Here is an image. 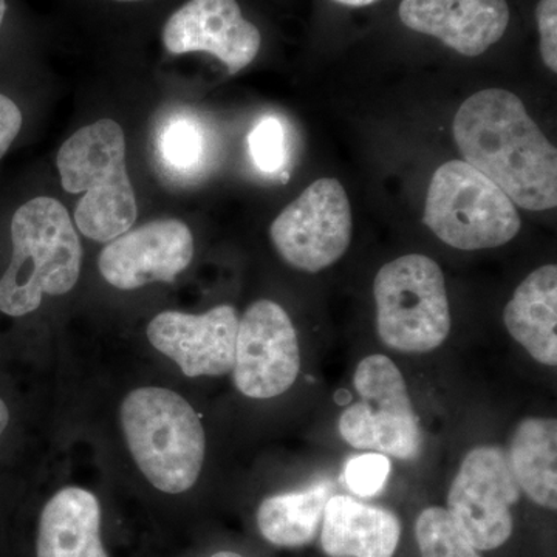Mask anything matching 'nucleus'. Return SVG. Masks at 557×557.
Returning a JSON list of instances; mask_svg holds the SVG:
<instances>
[{
	"label": "nucleus",
	"mask_w": 557,
	"mask_h": 557,
	"mask_svg": "<svg viewBox=\"0 0 557 557\" xmlns=\"http://www.w3.org/2000/svg\"><path fill=\"white\" fill-rule=\"evenodd\" d=\"M416 537L423 557H482L445 508L424 509L417 519Z\"/></svg>",
	"instance_id": "obj_21"
},
{
	"label": "nucleus",
	"mask_w": 557,
	"mask_h": 557,
	"mask_svg": "<svg viewBox=\"0 0 557 557\" xmlns=\"http://www.w3.org/2000/svg\"><path fill=\"white\" fill-rule=\"evenodd\" d=\"M509 335L541 364H557V267L545 265L519 285L504 310Z\"/></svg>",
	"instance_id": "obj_17"
},
{
	"label": "nucleus",
	"mask_w": 557,
	"mask_h": 557,
	"mask_svg": "<svg viewBox=\"0 0 557 557\" xmlns=\"http://www.w3.org/2000/svg\"><path fill=\"white\" fill-rule=\"evenodd\" d=\"M512 478L530 500L557 508V423L555 418H525L516 428L508 457Z\"/></svg>",
	"instance_id": "obj_18"
},
{
	"label": "nucleus",
	"mask_w": 557,
	"mask_h": 557,
	"mask_svg": "<svg viewBox=\"0 0 557 557\" xmlns=\"http://www.w3.org/2000/svg\"><path fill=\"white\" fill-rule=\"evenodd\" d=\"M10 410L7 408L3 399H0V437H2L3 431L9 426Z\"/></svg>",
	"instance_id": "obj_26"
},
{
	"label": "nucleus",
	"mask_w": 557,
	"mask_h": 557,
	"mask_svg": "<svg viewBox=\"0 0 557 557\" xmlns=\"http://www.w3.org/2000/svg\"><path fill=\"white\" fill-rule=\"evenodd\" d=\"M161 42L175 57L212 54L236 75L258 58L262 33L237 0H188L164 22Z\"/></svg>",
	"instance_id": "obj_11"
},
{
	"label": "nucleus",
	"mask_w": 557,
	"mask_h": 557,
	"mask_svg": "<svg viewBox=\"0 0 557 557\" xmlns=\"http://www.w3.org/2000/svg\"><path fill=\"white\" fill-rule=\"evenodd\" d=\"M398 14L410 30L468 58L480 57L504 38L511 17L507 0H403Z\"/></svg>",
	"instance_id": "obj_14"
},
{
	"label": "nucleus",
	"mask_w": 557,
	"mask_h": 557,
	"mask_svg": "<svg viewBox=\"0 0 557 557\" xmlns=\"http://www.w3.org/2000/svg\"><path fill=\"white\" fill-rule=\"evenodd\" d=\"M401 523L386 508L332 496L325 505L321 545L330 557H394Z\"/></svg>",
	"instance_id": "obj_15"
},
{
	"label": "nucleus",
	"mask_w": 557,
	"mask_h": 557,
	"mask_svg": "<svg viewBox=\"0 0 557 557\" xmlns=\"http://www.w3.org/2000/svg\"><path fill=\"white\" fill-rule=\"evenodd\" d=\"M7 14H9V2L0 0V28L5 24Z\"/></svg>",
	"instance_id": "obj_28"
},
{
	"label": "nucleus",
	"mask_w": 557,
	"mask_h": 557,
	"mask_svg": "<svg viewBox=\"0 0 557 557\" xmlns=\"http://www.w3.org/2000/svg\"><path fill=\"white\" fill-rule=\"evenodd\" d=\"M463 161L482 172L518 207L557 205V150L528 115L518 95L486 89L460 106L453 124Z\"/></svg>",
	"instance_id": "obj_1"
},
{
	"label": "nucleus",
	"mask_w": 557,
	"mask_h": 557,
	"mask_svg": "<svg viewBox=\"0 0 557 557\" xmlns=\"http://www.w3.org/2000/svg\"><path fill=\"white\" fill-rule=\"evenodd\" d=\"M10 239V265L0 277V313L25 317L39 309L44 296L65 295L75 287L83 248L61 201L35 197L14 209Z\"/></svg>",
	"instance_id": "obj_2"
},
{
	"label": "nucleus",
	"mask_w": 557,
	"mask_h": 557,
	"mask_svg": "<svg viewBox=\"0 0 557 557\" xmlns=\"http://www.w3.org/2000/svg\"><path fill=\"white\" fill-rule=\"evenodd\" d=\"M211 557H244V556L237 555V553H233V552H219V553H215V555H212Z\"/></svg>",
	"instance_id": "obj_29"
},
{
	"label": "nucleus",
	"mask_w": 557,
	"mask_h": 557,
	"mask_svg": "<svg viewBox=\"0 0 557 557\" xmlns=\"http://www.w3.org/2000/svg\"><path fill=\"white\" fill-rule=\"evenodd\" d=\"M354 384L359 401L341 413V437L357 449L399 460L416 458L421 446L420 420L395 362L384 355L362 359Z\"/></svg>",
	"instance_id": "obj_7"
},
{
	"label": "nucleus",
	"mask_w": 557,
	"mask_h": 557,
	"mask_svg": "<svg viewBox=\"0 0 557 557\" xmlns=\"http://www.w3.org/2000/svg\"><path fill=\"white\" fill-rule=\"evenodd\" d=\"M330 497V482L314 483L306 490L267 497L258 509L260 534L276 547L298 548L309 545L321 530Z\"/></svg>",
	"instance_id": "obj_19"
},
{
	"label": "nucleus",
	"mask_w": 557,
	"mask_h": 557,
	"mask_svg": "<svg viewBox=\"0 0 557 557\" xmlns=\"http://www.w3.org/2000/svg\"><path fill=\"white\" fill-rule=\"evenodd\" d=\"M120 417L127 448L152 486L182 494L196 485L207 437L199 416L182 395L139 387L123 399Z\"/></svg>",
	"instance_id": "obj_4"
},
{
	"label": "nucleus",
	"mask_w": 557,
	"mask_h": 557,
	"mask_svg": "<svg viewBox=\"0 0 557 557\" xmlns=\"http://www.w3.org/2000/svg\"><path fill=\"white\" fill-rule=\"evenodd\" d=\"M424 225L449 247L463 251L497 248L518 236L511 199L467 161H448L429 185Z\"/></svg>",
	"instance_id": "obj_6"
},
{
	"label": "nucleus",
	"mask_w": 557,
	"mask_h": 557,
	"mask_svg": "<svg viewBox=\"0 0 557 557\" xmlns=\"http://www.w3.org/2000/svg\"><path fill=\"white\" fill-rule=\"evenodd\" d=\"M194 258L189 226L160 219L127 231L102 249L98 267L112 287L137 289L152 282H174Z\"/></svg>",
	"instance_id": "obj_12"
},
{
	"label": "nucleus",
	"mask_w": 557,
	"mask_h": 557,
	"mask_svg": "<svg viewBox=\"0 0 557 557\" xmlns=\"http://www.w3.org/2000/svg\"><path fill=\"white\" fill-rule=\"evenodd\" d=\"M22 126H24V113L20 106L9 95L0 91V160L7 156V152L20 137Z\"/></svg>",
	"instance_id": "obj_25"
},
{
	"label": "nucleus",
	"mask_w": 557,
	"mask_h": 557,
	"mask_svg": "<svg viewBox=\"0 0 557 557\" xmlns=\"http://www.w3.org/2000/svg\"><path fill=\"white\" fill-rule=\"evenodd\" d=\"M536 21L541 36V57L553 73L557 72V0L537 3Z\"/></svg>",
	"instance_id": "obj_24"
},
{
	"label": "nucleus",
	"mask_w": 557,
	"mask_h": 557,
	"mask_svg": "<svg viewBox=\"0 0 557 557\" xmlns=\"http://www.w3.org/2000/svg\"><path fill=\"white\" fill-rule=\"evenodd\" d=\"M239 317L231 306L203 314L163 311L148 325V339L189 379L233 372Z\"/></svg>",
	"instance_id": "obj_13"
},
{
	"label": "nucleus",
	"mask_w": 557,
	"mask_h": 557,
	"mask_svg": "<svg viewBox=\"0 0 557 557\" xmlns=\"http://www.w3.org/2000/svg\"><path fill=\"white\" fill-rule=\"evenodd\" d=\"M62 188L86 193L75 209L81 233L110 242L137 222L138 205L126 168V137L113 120L89 124L65 139L57 159Z\"/></svg>",
	"instance_id": "obj_3"
},
{
	"label": "nucleus",
	"mask_w": 557,
	"mask_h": 557,
	"mask_svg": "<svg viewBox=\"0 0 557 557\" xmlns=\"http://www.w3.org/2000/svg\"><path fill=\"white\" fill-rule=\"evenodd\" d=\"M335 2L343 3V5L347 7H368L379 2V0H335Z\"/></svg>",
	"instance_id": "obj_27"
},
{
	"label": "nucleus",
	"mask_w": 557,
	"mask_h": 557,
	"mask_svg": "<svg viewBox=\"0 0 557 557\" xmlns=\"http://www.w3.org/2000/svg\"><path fill=\"white\" fill-rule=\"evenodd\" d=\"M298 335L287 311L273 300L252 304L239 321L233 379L248 398L285 394L298 380Z\"/></svg>",
	"instance_id": "obj_10"
},
{
	"label": "nucleus",
	"mask_w": 557,
	"mask_h": 557,
	"mask_svg": "<svg viewBox=\"0 0 557 557\" xmlns=\"http://www.w3.org/2000/svg\"><path fill=\"white\" fill-rule=\"evenodd\" d=\"M373 295L376 332L392 350L428 354L448 339V292L435 260L421 255L392 260L376 273Z\"/></svg>",
	"instance_id": "obj_5"
},
{
	"label": "nucleus",
	"mask_w": 557,
	"mask_h": 557,
	"mask_svg": "<svg viewBox=\"0 0 557 557\" xmlns=\"http://www.w3.org/2000/svg\"><path fill=\"white\" fill-rule=\"evenodd\" d=\"M100 530L101 507L97 496L83 487H64L42 509L36 555L108 557Z\"/></svg>",
	"instance_id": "obj_16"
},
{
	"label": "nucleus",
	"mask_w": 557,
	"mask_h": 557,
	"mask_svg": "<svg viewBox=\"0 0 557 557\" xmlns=\"http://www.w3.org/2000/svg\"><path fill=\"white\" fill-rule=\"evenodd\" d=\"M392 463L387 456L369 453L348 460L344 469V479L348 490L359 497H373L386 486Z\"/></svg>",
	"instance_id": "obj_22"
},
{
	"label": "nucleus",
	"mask_w": 557,
	"mask_h": 557,
	"mask_svg": "<svg viewBox=\"0 0 557 557\" xmlns=\"http://www.w3.org/2000/svg\"><path fill=\"white\" fill-rule=\"evenodd\" d=\"M252 161L265 174L281 170L285 161V134L281 121L269 116L256 124L248 138Z\"/></svg>",
	"instance_id": "obj_23"
},
{
	"label": "nucleus",
	"mask_w": 557,
	"mask_h": 557,
	"mask_svg": "<svg viewBox=\"0 0 557 557\" xmlns=\"http://www.w3.org/2000/svg\"><path fill=\"white\" fill-rule=\"evenodd\" d=\"M157 150L161 163L172 172L186 175L199 170L207 152L201 124L188 116H172L160 126Z\"/></svg>",
	"instance_id": "obj_20"
},
{
	"label": "nucleus",
	"mask_w": 557,
	"mask_h": 557,
	"mask_svg": "<svg viewBox=\"0 0 557 557\" xmlns=\"http://www.w3.org/2000/svg\"><path fill=\"white\" fill-rule=\"evenodd\" d=\"M350 201L335 178H321L288 205L270 228L281 258L295 269L318 273L338 262L351 242Z\"/></svg>",
	"instance_id": "obj_8"
},
{
	"label": "nucleus",
	"mask_w": 557,
	"mask_h": 557,
	"mask_svg": "<svg viewBox=\"0 0 557 557\" xmlns=\"http://www.w3.org/2000/svg\"><path fill=\"white\" fill-rule=\"evenodd\" d=\"M519 498L507 454L496 446H480L461 461L450 485L448 512L479 552H490L511 537V507Z\"/></svg>",
	"instance_id": "obj_9"
},
{
	"label": "nucleus",
	"mask_w": 557,
	"mask_h": 557,
	"mask_svg": "<svg viewBox=\"0 0 557 557\" xmlns=\"http://www.w3.org/2000/svg\"><path fill=\"white\" fill-rule=\"evenodd\" d=\"M110 2H115V3H139V2H146V0H110Z\"/></svg>",
	"instance_id": "obj_30"
}]
</instances>
